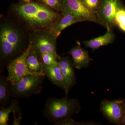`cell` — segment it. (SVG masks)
Returning a JSON list of instances; mask_svg holds the SVG:
<instances>
[{
    "label": "cell",
    "mask_w": 125,
    "mask_h": 125,
    "mask_svg": "<svg viewBox=\"0 0 125 125\" xmlns=\"http://www.w3.org/2000/svg\"><path fill=\"white\" fill-rule=\"evenodd\" d=\"M68 53L72 57L74 67L78 70L87 67L93 60L88 52L82 48L80 44L72 48Z\"/></svg>",
    "instance_id": "12"
},
{
    "label": "cell",
    "mask_w": 125,
    "mask_h": 125,
    "mask_svg": "<svg viewBox=\"0 0 125 125\" xmlns=\"http://www.w3.org/2000/svg\"><path fill=\"white\" fill-rule=\"evenodd\" d=\"M10 83L7 77L0 76V104L4 106L10 105Z\"/></svg>",
    "instance_id": "16"
},
{
    "label": "cell",
    "mask_w": 125,
    "mask_h": 125,
    "mask_svg": "<svg viewBox=\"0 0 125 125\" xmlns=\"http://www.w3.org/2000/svg\"><path fill=\"white\" fill-rule=\"evenodd\" d=\"M124 125H125V121H124Z\"/></svg>",
    "instance_id": "25"
},
{
    "label": "cell",
    "mask_w": 125,
    "mask_h": 125,
    "mask_svg": "<svg viewBox=\"0 0 125 125\" xmlns=\"http://www.w3.org/2000/svg\"><path fill=\"white\" fill-rule=\"evenodd\" d=\"M115 36L113 30L107 29L105 34L97 37L83 41V43L86 47L90 48L94 52L103 46H107L113 42Z\"/></svg>",
    "instance_id": "13"
},
{
    "label": "cell",
    "mask_w": 125,
    "mask_h": 125,
    "mask_svg": "<svg viewBox=\"0 0 125 125\" xmlns=\"http://www.w3.org/2000/svg\"><path fill=\"white\" fill-rule=\"evenodd\" d=\"M61 11L70 13L83 22L90 21L102 25L97 14L89 10L82 0H63Z\"/></svg>",
    "instance_id": "9"
},
{
    "label": "cell",
    "mask_w": 125,
    "mask_h": 125,
    "mask_svg": "<svg viewBox=\"0 0 125 125\" xmlns=\"http://www.w3.org/2000/svg\"><path fill=\"white\" fill-rule=\"evenodd\" d=\"M123 5L121 0H102L97 15L102 26L113 30L116 27L114 21L116 14Z\"/></svg>",
    "instance_id": "8"
},
{
    "label": "cell",
    "mask_w": 125,
    "mask_h": 125,
    "mask_svg": "<svg viewBox=\"0 0 125 125\" xmlns=\"http://www.w3.org/2000/svg\"><path fill=\"white\" fill-rule=\"evenodd\" d=\"M57 60L63 76L65 85V91L67 95L72 88L76 83L74 66L68 57H61L58 55Z\"/></svg>",
    "instance_id": "10"
},
{
    "label": "cell",
    "mask_w": 125,
    "mask_h": 125,
    "mask_svg": "<svg viewBox=\"0 0 125 125\" xmlns=\"http://www.w3.org/2000/svg\"><path fill=\"white\" fill-rule=\"evenodd\" d=\"M67 95L62 98L48 99L43 112V116L54 123L71 117L80 112V101L76 98H69Z\"/></svg>",
    "instance_id": "2"
},
{
    "label": "cell",
    "mask_w": 125,
    "mask_h": 125,
    "mask_svg": "<svg viewBox=\"0 0 125 125\" xmlns=\"http://www.w3.org/2000/svg\"><path fill=\"white\" fill-rule=\"evenodd\" d=\"M14 10L21 20L35 30H50L60 14L42 3L23 2L15 5Z\"/></svg>",
    "instance_id": "1"
},
{
    "label": "cell",
    "mask_w": 125,
    "mask_h": 125,
    "mask_svg": "<svg viewBox=\"0 0 125 125\" xmlns=\"http://www.w3.org/2000/svg\"><path fill=\"white\" fill-rule=\"evenodd\" d=\"M24 2L28 3L31 2V0H22Z\"/></svg>",
    "instance_id": "24"
},
{
    "label": "cell",
    "mask_w": 125,
    "mask_h": 125,
    "mask_svg": "<svg viewBox=\"0 0 125 125\" xmlns=\"http://www.w3.org/2000/svg\"><path fill=\"white\" fill-rule=\"evenodd\" d=\"M43 71L46 76L54 85L65 90L64 78L60 67L58 64L54 66H47L43 65Z\"/></svg>",
    "instance_id": "14"
},
{
    "label": "cell",
    "mask_w": 125,
    "mask_h": 125,
    "mask_svg": "<svg viewBox=\"0 0 125 125\" xmlns=\"http://www.w3.org/2000/svg\"><path fill=\"white\" fill-rule=\"evenodd\" d=\"M115 25L121 31L125 32V8L123 5L117 10L115 17Z\"/></svg>",
    "instance_id": "19"
},
{
    "label": "cell",
    "mask_w": 125,
    "mask_h": 125,
    "mask_svg": "<svg viewBox=\"0 0 125 125\" xmlns=\"http://www.w3.org/2000/svg\"><path fill=\"white\" fill-rule=\"evenodd\" d=\"M14 115V120L13 122V125H20L21 122V121L22 117L19 116L18 118L16 117L15 114L16 113H13Z\"/></svg>",
    "instance_id": "23"
},
{
    "label": "cell",
    "mask_w": 125,
    "mask_h": 125,
    "mask_svg": "<svg viewBox=\"0 0 125 125\" xmlns=\"http://www.w3.org/2000/svg\"><path fill=\"white\" fill-rule=\"evenodd\" d=\"M31 43L20 55L11 60L7 66L8 75L7 79L10 84H13L24 77L29 75L46 76L44 72L31 71L29 69L27 63V57L31 50Z\"/></svg>",
    "instance_id": "4"
},
{
    "label": "cell",
    "mask_w": 125,
    "mask_h": 125,
    "mask_svg": "<svg viewBox=\"0 0 125 125\" xmlns=\"http://www.w3.org/2000/svg\"><path fill=\"white\" fill-rule=\"evenodd\" d=\"M15 112L19 115V116L22 117V109L19 105V101L12 100L10 104L7 107H1L0 109V125H7L9 116L11 113Z\"/></svg>",
    "instance_id": "15"
},
{
    "label": "cell",
    "mask_w": 125,
    "mask_h": 125,
    "mask_svg": "<svg viewBox=\"0 0 125 125\" xmlns=\"http://www.w3.org/2000/svg\"><path fill=\"white\" fill-rule=\"evenodd\" d=\"M39 1L58 13L61 12L63 5V0H39Z\"/></svg>",
    "instance_id": "20"
},
{
    "label": "cell",
    "mask_w": 125,
    "mask_h": 125,
    "mask_svg": "<svg viewBox=\"0 0 125 125\" xmlns=\"http://www.w3.org/2000/svg\"><path fill=\"white\" fill-rule=\"evenodd\" d=\"M58 55L57 53L48 52L41 54L38 57L43 65L49 67L58 64L57 60Z\"/></svg>",
    "instance_id": "18"
},
{
    "label": "cell",
    "mask_w": 125,
    "mask_h": 125,
    "mask_svg": "<svg viewBox=\"0 0 125 125\" xmlns=\"http://www.w3.org/2000/svg\"><path fill=\"white\" fill-rule=\"evenodd\" d=\"M81 22H83L81 20L70 13L61 11L58 20L56 21L49 30L57 38L62 30L67 27Z\"/></svg>",
    "instance_id": "11"
},
{
    "label": "cell",
    "mask_w": 125,
    "mask_h": 125,
    "mask_svg": "<svg viewBox=\"0 0 125 125\" xmlns=\"http://www.w3.org/2000/svg\"><path fill=\"white\" fill-rule=\"evenodd\" d=\"M94 124V123L91 122H78L72 119L71 117L65 118L64 119L54 123L55 125H91Z\"/></svg>",
    "instance_id": "22"
},
{
    "label": "cell",
    "mask_w": 125,
    "mask_h": 125,
    "mask_svg": "<svg viewBox=\"0 0 125 125\" xmlns=\"http://www.w3.org/2000/svg\"><path fill=\"white\" fill-rule=\"evenodd\" d=\"M22 40V34L16 27L9 23L2 24L0 30L1 60H8L20 51Z\"/></svg>",
    "instance_id": "3"
},
{
    "label": "cell",
    "mask_w": 125,
    "mask_h": 125,
    "mask_svg": "<svg viewBox=\"0 0 125 125\" xmlns=\"http://www.w3.org/2000/svg\"><path fill=\"white\" fill-rule=\"evenodd\" d=\"M36 34L30 41L31 51L38 56L46 52L56 53L57 38L50 30H41Z\"/></svg>",
    "instance_id": "7"
},
{
    "label": "cell",
    "mask_w": 125,
    "mask_h": 125,
    "mask_svg": "<svg viewBox=\"0 0 125 125\" xmlns=\"http://www.w3.org/2000/svg\"><path fill=\"white\" fill-rule=\"evenodd\" d=\"M82 1L89 10L97 14L100 8L102 0H82Z\"/></svg>",
    "instance_id": "21"
},
{
    "label": "cell",
    "mask_w": 125,
    "mask_h": 125,
    "mask_svg": "<svg viewBox=\"0 0 125 125\" xmlns=\"http://www.w3.org/2000/svg\"><path fill=\"white\" fill-rule=\"evenodd\" d=\"M27 63L29 69L31 71L44 72L43 65L37 54L34 52L30 51L27 56Z\"/></svg>",
    "instance_id": "17"
},
{
    "label": "cell",
    "mask_w": 125,
    "mask_h": 125,
    "mask_svg": "<svg viewBox=\"0 0 125 125\" xmlns=\"http://www.w3.org/2000/svg\"><path fill=\"white\" fill-rule=\"evenodd\" d=\"M100 111L104 116L113 124H124L125 105L123 100L104 99L101 103Z\"/></svg>",
    "instance_id": "6"
},
{
    "label": "cell",
    "mask_w": 125,
    "mask_h": 125,
    "mask_svg": "<svg viewBox=\"0 0 125 125\" xmlns=\"http://www.w3.org/2000/svg\"><path fill=\"white\" fill-rule=\"evenodd\" d=\"M45 76L29 75L14 84H10L11 97L28 98L34 94L40 93L42 90V84Z\"/></svg>",
    "instance_id": "5"
}]
</instances>
